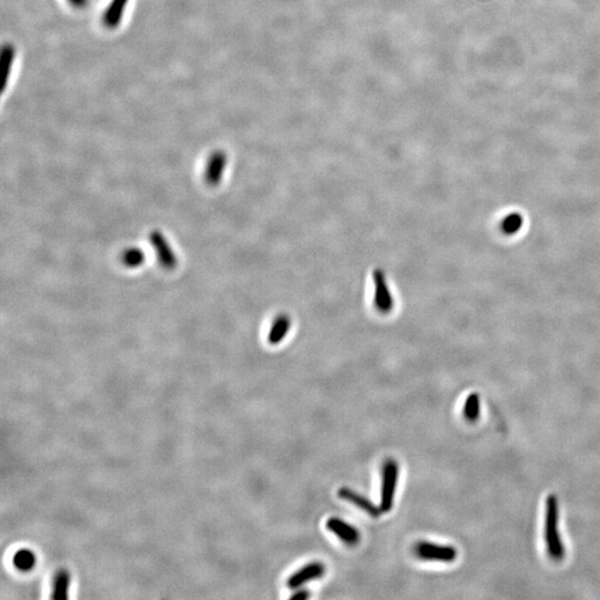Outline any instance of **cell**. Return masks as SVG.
<instances>
[{
    "mask_svg": "<svg viewBox=\"0 0 600 600\" xmlns=\"http://www.w3.org/2000/svg\"><path fill=\"white\" fill-rule=\"evenodd\" d=\"M545 542L550 558L555 562H562L566 555V550L560 531V506L555 495L548 496L546 501Z\"/></svg>",
    "mask_w": 600,
    "mask_h": 600,
    "instance_id": "obj_1",
    "label": "cell"
},
{
    "mask_svg": "<svg viewBox=\"0 0 600 600\" xmlns=\"http://www.w3.org/2000/svg\"><path fill=\"white\" fill-rule=\"evenodd\" d=\"M398 477V462L393 458L386 459L381 469V505H379L383 513H389L393 508Z\"/></svg>",
    "mask_w": 600,
    "mask_h": 600,
    "instance_id": "obj_2",
    "label": "cell"
},
{
    "mask_svg": "<svg viewBox=\"0 0 600 600\" xmlns=\"http://www.w3.org/2000/svg\"><path fill=\"white\" fill-rule=\"evenodd\" d=\"M373 307L381 314L388 315L395 308V297L389 288L385 271L375 269L373 273Z\"/></svg>",
    "mask_w": 600,
    "mask_h": 600,
    "instance_id": "obj_3",
    "label": "cell"
},
{
    "mask_svg": "<svg viewBox=\"0 0 600 600\" xmlns=\"http://www.w3.org/2000/svg\"><path fill=\"white\" fill-rule=\"evenodd\" d=\"M417 558L426 562H452L457 560L458 552L450 545L435 544L432 542H417L414 547Z\"/></svg>",
    "mask_w": 600,
    "mask_h": 600,
    "instance_id": "obj_4",
    "label": "cell"
},
{
    "mask_svg": "<svg viewBox=\"0 0 600 600\" xmlns=\"http://www.w3.org/2000/svg\"><path fill=\"white\" fill-rule=\"evenodd\" d=\"M149 243L153 246V251L156 253L157 261L159 265L166 271H171L177 267L178 259L176 253L171 247L164 234L159 230H153L148 236Z\"/></svg>",
    "mask_w": 600,
    "mask_h": 600,
    "instance_id": "obj_5",
    "label": "cell"
},
{
    "mask_svg": "<svg viewBox=\"0 0 600 600\" xmlns=\"http://www.w3.org/2000/svg\"><path fill=\"white\" fill-rule=\"evenodd\" d=\"M227 153L224 151H216L210 155L207 166L204 169V182L208 186L217 187L224 178L227 168Z\"/></svg>",
    "mask_w": 600,
    "mask_h": 600,
    "instance_id": "obj_6",
    "label": "cell"
},
{
    "mask_svg": "<svg viewBox=\"0 0 600 600\" xmlns=\"http://www.w3.org/2000/svg\"><path fill=\"white\" fill-rule=\"evenodd\" d=\"M324 572H326V567H324V564L322 562H310V564H307L304 567L297 570L296 572H294L288 578L287 586L290 589H297V588L302 587V586H304L308 582L322 578L324 575Z\"/></svg>",
    "mask_w": 600,
    "mask_h": 600,
    "instance_id": "obj_7",
    "label": "cell"
},
{
    "mask_svg": "<svg viewBox=\"0 0 600 600\" xmlns=\"http://www.w3.org/2000/svg\"><path fill=\"white\" fill-rule=\"evenodd\" d=\"M326 527L330 533L336 535L346 545L355 546L360 542V533L358 529L338 517H332L328 519Z\"/></svg>",
    "mask_w": 600,
    "mask_h": 600,
    "instance_id": "obj_8",
    "label": "cell"
},
{
    "mask_svg": "<svg viewBox=\"0 0 600 600\" xmlns=\"http://www.w3.org/2000/svg\"><path fill=\"white\" fill-rule=\"evenodd\" d=\"M338 496L342 501H349L350 503L357 506L358 508L367 513L369 516L373 518H378L383 511H381L379 506H376L371 499H368L365 496L360 495L357 491L350 489V488L342 487L338 491Z\"/></svg>",
    "mask_w": 600,
    "mask_h": 600,
    "instance_id": "obj_9",
    "label": "cell"
},
{
    "mask_svg": "<svg viewBox=\"0 0 600 600\" xmlns=\"http://www.w3.org/2000/svg\"><path fill=\"white\" fill-rule=\"evenodd\" d=\"M291 318L289 315L278 314L271 324L268 332V342L271 345H279L288 336L291 329Z\"/></svg>",
    "mask_w": 600,
    "mask_h": 600,
    "instance_id": "obj_10",
    "label": "cell"
},
{
    "mask_svg": "<svg viewBox=\"0 0 600 600\" xmlns=\"http://www.w3.org/2000/svg\"><path fill=\"white\" fill-rule=\"evenodd\" d=\"M16 48L13 45L5 44L0 53V92H4L11 80V70L15 62Z\"/></svg>",
    "mask_w": 600,
    "mask_h": 600,
    "instance_id": "obj_11",
    "label": "cell"
},
{
    "mask_svg": "<svg viewBox=\"0 0 600 600\" xmlns=\"http://www.w3.org/2000/svg\"><path fill=\"white\" fill-rule=\"evenodd\" d=\"M129 0H111L104 16L102 23L108 29H116L121 23L124 13L127 8Z\"/></svg>",
    "mask_w": 600,
    "mask_h": 600,
    "instance_id": "obj_12",
    "label": "cell"
},
{
    "mask_svg": "<svg viewBox=\"0 0 600 600\" xmlns=\"http://www.w3.org/2000/svg\"><path fill=\"white\" fill-rule=\"evenodd\" d=\"M120 261L127 268H138L145 263V251L139 247H129L120 256Z\"/></svg>",
    "mask_w": 600,
    "mask_h": 600,
    "instance_id": "obj_13",
    "label": "cell"
},
{
    "mask_svg": "<svg viewBox=\"0 0 600 600\" xmlns=\"http://www.w3.org/2000/svg\"><path fill=\"white\" fill-rule=\"evenodd\" d=\"M70 575L67 570H59L55 575L53 596L54 599H67L68 598V588H70Z\"/></svg>",
    "mask_w": 600,
    "mask_h": 600,
    "instance_id": "obj_14",
    "label": "cell"
},
{
    "mask_svg": "<svg viewBox=\"0 0 600 600\" xmlns=\"http://www.w3.org/2000/svg\"><path fill=\"white\" fill-rule=\"evenodd\" d=\"M480 410H481V405H480L479 395L477 393H469L462 410L466 420L469 422H477L480 417Z\"/></svg>",
    "mask_w": 600,
    "mask_h": 600,
    "instance_id": "obj_15",
    "label": "cell"
},
{
    "mask_svg": "<svg viewBox=\"0 0 600 600\" xmlns=\"http://www.w3.org/2000/svg\"><path fill=\"white\" fill-rule=\"evenodd\" d=\"M36 564V556L28 550H21L16 552L13 556V564L21 572H28L33 569Z\"/></svg>",
    "mask_w": 600,
    "mask_h": 600,
    "instance_id": "obj_16",
    "label": "cell"
},
{
    "mask_svg": "<svg viewBox=\"0 0 600 600\" xmlns=\"http://www.w3.org/2000/svg\"><path fill=\"white\" fill-rule=\"evenodd\" d=\"M523 224H524V219L521 217V215L519 214H516V212H513V214H511V215L507 216L503 220V229L506 234H508V235H513V234L518 233L519 230L521 229L523 227Z\"/></svg>",
    "mask_w": 600,
    "mask_h": 600,
    "instance_id": "obj_17",
    "label": "cell"
},
{
    "mask_svg": "<svg viewBox=\"0 0 600 600\" xmlns=\"http://www.w3.org/2000/svg\"><path fill=\"white\" fill-rule=\"evenodd\" d=\"M310 597V593L307 589H300L295 591L293 595L289 597L290 600H307Z\"/></svg>",
    "mask_w": 600,
    "mask_h": 600,
    "instance_id": "obj_18",
    "label": "cell"
},
{
    "mask_svg": "<svg viewBox=\"0 0 600 600\" xmlns=\"http://www.w3.org/2000/svg\"><path fill=\"white\" fill-rule=\"evenodd\" d=\"M67 1L76 9H84V8L88 7V4H89V0H67Z\"/></svg>",
    "mask_w": 600,
    "mask_h": 600,
    "instance_id": "obj_19",
    "label": "cell"
}]
</instances>
